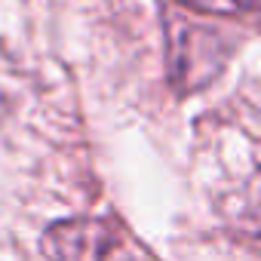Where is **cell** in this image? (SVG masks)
<instances>
[{
    "label": "cell",
    "mask_w": 261,
    "mask_h": 261,
    "mask_svg": "<svg viewBox=\"0 0 261 261\" xmlns=\"http://www.w3.org/2000/svg\"><path fill=\"white\" fill-rule=\"evenodd\" d=\"M166 34H169V77L178 86V92H197L218 77L230 53V43L221 31L185 19L178 13H169Z\"/></svg>",
    "instance_id": "1"
},
{
    "label": "cell",
    "mask_w": 261,
    "mask_h": 261,
    "mask_svg": "<svg viewBox=\"0 0 261 261\" xmlns=\"http://www.w3.org/2000/svg\"><path fill=\"white\" fill-rule=\"evenodd\" d=\"M43 252L49 261H129L133 246L117 221L105 218H68L56 221L43 233Z\"/></svg>",
    "instance_id": "2"
},
{
    "label": "cell",
    "mask_w": 261,
    "mask_h": 261,
    "mask_svg": "<svg viewBox=\"0 0 261 261\" xmlns=\"http://www.w3.org/2000/svg\"><path fill=\"white\" fill-rule=\"evenodd\" d=\"M237 7H243V10H255V0H237Z\"/></svg>",
    "instance_id": "3"
}]
</instances>
